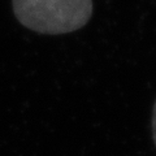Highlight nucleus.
Returning a JSON list of instances; mask_svg holds the SVG:
<instances>
[{
  "instance_id": "f03ea898",
  "label": "nucleus",
  "mask_w": 156,
  "mask_h": 156,
  "mask_svg": "<svg viewBox=\"0 0 156 156\" xmlns=\"http://www.w3.org/2000/svg\"><path fill=\"white\" fill-rule=\"evenodd\" d=\"M152 134H154V140L156 144V103L154 107V115H152Z\"/></svg>"
},
{
  "instance_id": "f257e3e1",
  "label": "nucleus",
  "mask_w": 156,
  "mask_h": 156,
  "mask_svg": "<svg viewBox=\"0 0 156 156\" xmlns=\"http://www.w3.org/2000/svg\"><path fill=\"white\" fill-rule=\"evenodd\" d=\"M13 11L25 27L56 35L83 27L92 14V0H13Z\"/></svg>"
}]
</instances>
